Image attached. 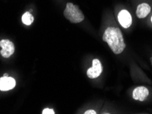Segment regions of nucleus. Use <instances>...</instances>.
<instances>
[{"label": "nucleus", "instance_id": "1", "mask_svg": "<svg viewBox=\"0 0 152 114\" xmlns=\"http://www.w3.org/2000/svg\"><path fill=\"white\" fill-rule=\"evenodd\" d=\"M103 41L108 43L109 47L116 55L120 54L126 47L124 36L119 28L109 27L105 30Z\"/></svg>", "mask_w": 152, "mask_h": 114}, {"label": "nucleus", "instance_id": "2", "mask_svg": "<svg viewBox=\"0 0 152 114\" xmlns=\"http://www.w3.org/2000/svg\"><path fill=\"white\" fill-rule=\"evenodd\" d=\"M64 16L72 23H80L84 19L83 13L79 6L74 5L72 3L66 4V8L64 10Z\"/></svg>", "mask_w": 152, "mask_h": 114}, {"label": "nucleus", "instance_id": "3", "mask_svg": "<svg viewBox=\"0 0 152 114\" xmlns=\"http://www.w3.org/2000/svg\"><path fill=\"white\" fill-rule=\"evenodd\" d=\"M93 66L87 70L86 75L90 79H95L101 75L103 71V67L100 61L98 59L93 60Z\"/></svg>", "mask_w": 152, "mask_h": 114}, {"label": "nucleus", "instance_id": "4", "mask_svg": "<svg viewBox=\"0 0 152 114\" xmlns=\"http://www.w3.org/2000/svg\"><path fill=\"white\" fill-rule=\"evenodd\" d=\"M0 46L2 49L0 51L1 55L5 58L10 57L15 52V45L9 40H1L0 41Z\"/></svg>", "mask_w": 152, "mask_h": 114}, {"label": "nucleus", "instance_id": "5", "mask_svg": "<svg viewBox=\"0 0 152 114\" xmlns=\"http://www.w3.org/2000/svg\"><path fill=\"white\" fill-rule=\"evenodd\" d=\"M118 20L123 28H128L132 23V17L126 10H122L118 15Z\"/></svg>", "mask_w": 152, "mask_h": 114}, {"label": "nucleus", "instance_id": "6", "mask_svg": "<svg viewBox=\"0 0 152 114\" xmlns=\"http://www.w3.org/2000/svg\"><path fill=\"white\" fill-rule=\"evenodd\" d=\"M16 86V81L14 78L3 77L0 78V90L8 91L13 89Z\"/></svg>", "mask_w": 152, "mask_h": 114}, {"label": "nucleus", "instance_id": "7", "mask_svg": "<svg viewBox=\"0 0 152 114\" xmlns=\"http://www.w3.org/2000/svg\"><path fill=\"white\" fill-rule=\"evenodd\" d=\"M149 95V90L144 86H139L136 88L133 91L132 97L134 100L144 101Z\"/></svg>", "mask_w": 152, "mask_h": 114}, {"label": "nucleus", "instance_id": "8", "mask_svg": "<svg viewBox=\"0 0 152 114\" xmlns=\"http://www.w3.org/2000/svg\"><path fill=\"white\" fill-rule=\"evenodd\" d=\"M151 12V7L146 3L140 4L136 8V15L139 19H144Z\"/></svg>", "mask_w": 152, "mask_h": 114}, {"label": "nucleus", "instance_id": "9", "mask_svg": "<svg viewBox=\"0 0 152 114\" xmlns=\"http://www.w3.org/2000/svg\"><path fill=\"white\" fill-rule=\"evenodd\" d=\"M33 21H34V17L29 12L24 13V15L22 16V22L26 25H30L33 23Z\"/></svg>", "mask_w": 152, "mask_h": 114}, {"label": "nucleus", "instance_id": "10", "mask_svg": "<svg viewBox=\"0 0 152 114\" xmlns=\"http://www.w3.org/2000/svg\"><path fill=\"white\" fill-rule=\"evenodd\" d=\"M42 114H54L55 112H54V111L53 110V109L46 108V109H45L43 111H42Z\"/></svg>", "mask_w": 152, "mask_h": 114}, {"label": "nucleus", "instance_id": "11", "mask_svg": "<svg viewBox=\"0 0 152 114\" xmlns=\"http://www.w3.org/2000/svg\"><path fill=\"white\" fill-rule=\"evenodd\" d=\"M85 114H96L97 113H96L95 111L94 110H87L85 111Z\"/></svg>", "mask_w": 152, "mask_h": 114}, {"label": "nucleus", "instance_id": "12", "mask_svg": "<svg viewBox=\"0 0 152 114\" xmlns=\"http://www.w3.org/2000/svg\"><path fill=\"white\" fill-rule=\"evenodd\" d=\"M4 77H8V74H4Z\"/></svg>", "mask_w": 152, "mask_h": 114}, {"label": "nucleus", "instance_id": "13", "mask_svg": "<svg viewBox=\"0 0 152 114\" xmlns=\"http://www.w3.org/2000/svg\"><path fill=\"white\" fill-rule=\"evenodd\" d=\"M150 61H151V65H152V56H151V57L150 58Z\"/></svg>", "mask_w": 152, "mask_h": 114}, {"label": "nucleus", "instance_id": "14", "mask_svg": "<svg viewBox=\"0 0 152 114\" xmlns=\"http://www.w3.org/2000/svg\"><path fill=\"white\" fill-rule=\"evenodd\" d=\"M151 22H152V17H151Z\"/></svg>", "mask_w": 152, "mask_h": 114}]
</instances>
